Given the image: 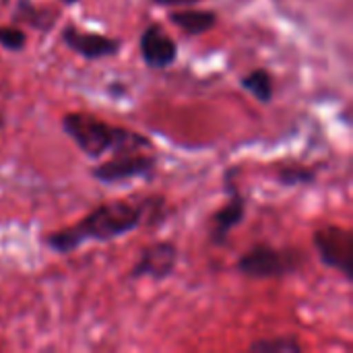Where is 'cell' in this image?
I'll return each instance as SVG.
<instances>
[{"instance_id": "6da1fadb", "label": "cell", "mask_w": 353, "mask_h": 353, "mask_svg": "<svg viewBox=\"0 0 353 353\" xmlns=\"http://www.w3.org/2000/svg\"><path fill=\"white\" fill-rule=\"evenodd\" d=\"M155 205V199L128 203V201H112L95 207L89 215H85L77 225L52 232L46 238V244L52 252L68 254L79 250L87 242H110L122 236L132 234L147 217V211Z\"/></svg>"}, {"instance_id": "7a4b0ae2", "label": "cell", "mask_w": 353, "mask_h": 353, "mask_svg": "<svg viewBox=\"0 0 353 353\" xmlns=\"http://www.w3.org/2000/svg\"><path fill=\"white\" fill-rule=\"evenodd\" d=\"M62 130L91 159H99L105 153L153 149V143L145 134L132 132L122 126H114L91 114H81V112L66 114L62 118Z\"/></svg>"}, {"instance_id": "3957f363", "label": "cell", "mask_w": 353, "mask_h": 353, "mask_svg": "<svg viewBox=\"0 0 353 353\" xmlns=\"http://www.w3.org/2000/svg\"><path fill=\"white\" fill-rule=\"evenodd\" d=\"M304 256L296 248H273L259 244L244 252L236 263V271L250 279H279L300 271Z\"/></svg>"}, {"instance_id": "277c9868", "label": "cell", "mask_w": 353, "mask_h": 353, "mask_svg": "<svg viewBox=\"0 0 353 353\" xmlns=\"http://www.w3.org/2000/svg\"><path fill=\"white\" fill-rule=\"evenodd\" d=\"M155 165L157 161L153 155H145L143 151H120V153H112L110 159L97 163L89 172L91 178L101 184H120L134 178H145V180L153 178Z\"/></svg>"}, {"instance_id": "5b68a950", "label": "cell", "mask_w": 353, "mask_h": 353, "mask_svg": "<svg viewBox=\"0 0 353 353\" xmlns=\"http://www.w3.org/2000/svg\"><path fill=\"white\" fill-rule=\"evenodd\" d=\"M314 248L319 259L347 281L353 277V234L339 225H325L314 232Z\"/></svg>"}, {"instance_id": "8992f818", "label": "cell", "mask_w": 353, "mask_h": 353, "mask_svg": "<svg viewBox=\"0 0 353 353\" xmlns=\"http://www.w3.org/2000/svg\"><path fill=\"white\" fill-rule=\"evenodd\" d=\"M234 174H236V170H228L223 176V186H225L228 199H225L223 207L211 219V242L213 244H223L228 240V236L232 234V230L238 228L246 215V199L240 192L238 184L234 182Z\"/></svg>"}, {"instance_id": "52a82bcc", "label": "cell", "mask_w": 353, "mask_h": 353, "mask_svg": "<svg viewBox=\"0 0 353 353\" xmlns=\"http://www.w3.org/2000/svg\"><path fill=\"white\" fill-rule=\"evenodd\" d=\"M178 265V248L172 242H155L147 246L130 269V279L163 281L174 275Z\"/></svg>"}, {"instance_id": "ba28073f", "label": "cell", "mask_w": 353, "mask_h": 353, "mask_svg": "<svg viewBox=\"0 0 353 353\" xmlns=\"http://www.w3.org/2000/svg\"><path fill=\"white\" fill-rule=\"evenodd\" d=\"M139 52L143 62L153 70H165L178 60V43L159 23L145 27L139 37Z\"/></svg>"}, {"instance_id": "9c48e42d", "label": "cell", "mask_w": 353, "mask_h": 353, "mask_svg": "<svg viewBox=\"0 0 353 353\" xmlns=\"http://www.w3.org/2000/svg\"><path fill=\"white\" fill-rule=\"evenodd\" d=\"M62 41L66 48H70L74 54H79L85 60H103L112 58L120 52L122 43L116 37L101 35V33H91V31H81L74 25H66L60 33Z\"/></svg>"}, {"instance_id": "30bf717a", "label": "cell", "mask_w": 353, "mask_h": 353, "mask_svg": "<svg viewBox=\"0 0 353 353\" xmlns=\"http://www.w3.org/2000/svg\"><path fill=\"white\" fill-rule=\"evenodd\" d=\"M168 19L188 37H199L215 29L219 23L217 12L205 10V8H178V10H172Z\"/></svg>"}, {"instance_id": "8fae6325", "label": "cell", "mask_w": 353, "mask_h": 353, "mask_svg": "<svg viewBox=\"0 0 353 353\" xmlns=\"http://www.w3.org/2000/svg\"><path fill=\"white\" fill-rule=\"evenodd\" d=\"M240 85L246 93H250L261 103H271L275 89H273V77L267 68H254L248 74L240 79Z\"/></svg>"}, {"instance_id": "7c38bea8", "label": "cell", "mask_w": 353, "mask_h": 353, "mask_svg": "<svg viewBox=\"0 0 353 353\" xmlns=\"http://www.w3.org/2000/svg\"><path fill=\"white\" fill-rule=\"evenodd\" d=\"M56 12L50 8H37V4H33L31 0H19L17 4V12H14V21H21L25 25H31L33 29H41L48 31L54 21H56Z\"/></svg>"}, {"instance_id": "4fadbf2b", "label": "cell", "mask_w": 353, "mask_h": 353, "mask_svg": "<svg viewBox=\"0 0 353 353\" xmlns=\"http://www.w3.org/2000/svg\"><path fill=\"white\" fill-rule=\"evenodd\" d=\"M248 350L254 353H300L302 343L296 337H271L250 343Z\"/></svg>"}, {"instance_id": "5bb4252c", "label": "cell", "mask_w": 353, "mask_h": 353, "mask_svg": "<svg viewBox=\"0 0 353 353\" xmlns=\"http://www.w3.org/2000/svg\"><path fill=\"white\" fill-rule=\"evenodd\" d=\"M316 180V172L308 168H283L277 172V182L285 188H296V186H306Z\"/></svg>"}, {"instance_id": "9a60e30c", "label": "cell", "mask_w": 353, "mask_h": 353, "mask_svg": "<svg viewBox=\"0 0 353 353\" xmlns=\"http://www.w3.org/2000/svg\"><path fill=\"white\" fill-rule=\"evenodd\" d=\"M27 46V35L17 25H0V48L6 52H21Z\"/></svg>"}, {"instance_id": "2e32d148", "label": "cell", "mask_w": 353, "mask_h": 353, "mask_svg": "<svg viewBox=\"0 0 353 353\" xmlns=\"http://www.w3.org/2000/svg\"><path fill=\"white\" fill-rule=\"evenodd\" d=\"M157 6H192L199 4L201 0H151Z\"/></svg>"}, {"instance_id": "e0dca14e", "label": "cell", "mask_w": 353, "mask_h": 353, "mask_svg": "<svg viewBox=\"0 0 353 353\" xmlns=\"http://www.w3.org/2000/svg\"><path fill=\"white\" fill-rule=\"evenodd\" d=\"M62 4H66V6H72V4H77L79 0H60Z\"/></svg>"}, {"instance_id": "ac0fdd59", "label": "cell", "mask_w": 353, "mask_h": 353, "mask_svg": "<svg viewBox=\"0 0 353 353\" xmlns=\"http://www.w3.org/2000/svg\"><path fill=\"white\" fill-rule=\"evenodd\" d=\"M2 126H4V116L0 114V130H2Z\"/></svg>"}]
</instances>
